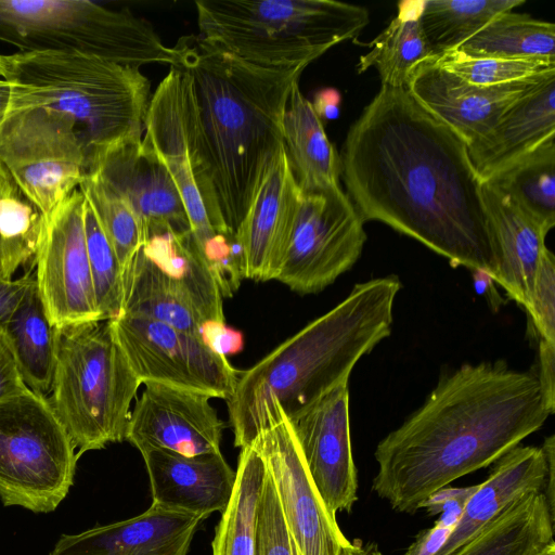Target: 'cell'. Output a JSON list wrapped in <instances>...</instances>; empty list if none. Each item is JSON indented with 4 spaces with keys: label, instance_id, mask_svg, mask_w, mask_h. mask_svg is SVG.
Here are the masks:
<instances>
[{
    "label": "cell",
    "instance_id": "6da1fadb",
    "mask_svg": "<svg viewBox=\"0 0 555 555\" xmlns=\"http://www.w3.org/2000/svg\"><path fill=\"white\" fill-rule=\"evenodd\" d=\"M347 195L363 221L408 235L452 267L494 275L482 180L467 144L406 88L380 87L340 154Z\"/></svg>",
    "mask_w": 555,
    "mask_h": 555
},
{
    "label": "cell",
    "instance_id": "7a4b0ae2",
    "mask_svg": "<svg viewBox=\"0 0 555 555\" xmlns=\"http://www.w3.org/2000/svg\"><path fill=\"white\" fill-rule=\"evenodd\" d=\"M551 415L533 370L505 361L463 364L377 444L372 490L414 514L436 491L495 463Z\"/></svg>",
    "mask_w": 555,
    "mask_h": 555
},
{
    "label": "cell",
    "instance_id": "3957f363",
    "mask_svg": "<svg viewBox=\"0 0 555 555\" xmlns=\"http://www.w3.org/2000/svg\"><path fill=\"white\" fill-rule=\"evenodd\" d=\"M173 48L171 67L192 78L218 208L236 235L282 140L294 83L306 67L268 68L218 51L197 37Z\"/></svg>",
    "mask_w": 555,
    "mask_h": 555
},
{
    "label": "cell",
    "instance_id": "277c9868",
    "mask_svg": "<svg viewBox=\"0 0 555 555\" xmlns=\"http://www.w3.org/2000/svg\"><path fill=\"white\" fill-rule=\"evenodd\" d=\"M396 275L356 284L349 295L246 371L227 400L234 446H251L278 402L289 416L348 382L357 362L391 333Z\"/></svg>",
    "mask_w": 555,
    "mask_h": 555
},
{
    "label": "cell",
    "instance_id": "5b68a950",
    "mask_svg": "<svg viewBox=\"0 0 555 555\" xmlns=\"http://www.w3.org/2000/svg\"><path fill=\"white\" fill-rule=\"evenodd\" d=\"M12 83L11 109L41 107L68 115L93 159L125 141L142 139L150 82L139 68L73 50L2 55Z\"/></svg>",
    "mask_w": 555,
    "mask_h": 555
},
{
    "label": "cell",
    "instance_id": "8992f818",
    "mask_svg": "<svg viewBox=\"0 0 555 555\" xmlns=\"http://www.w3.org/2000/svg\"><path fill=\"white\" fill-rule=\"evenodd\" d=\"M195 7L203 42L268 68L307 67L370 22L364 7L334 0H199Z\"/></svg>",
    "mask_w": 555,
    "mask_h": 555
},
{
    "label": "cell",
    "instance_id": "52a82bcc",
    "mask_svg": "<svg viewBox=\"0 0 555 555\" xmlns=\"http://www.w3.org/2000/svg\"><path fill=\"white\" fill-rule=\"evenodd\" d=\"M141 384L109 321L55 327L48 400L79 456L126 439L130 405Z\"/></svg>",
    "mask_w": 555,
    "mask_h": 555
},
{
    "label": "cell",
    "instance_id": "ba28073f",
    "mask_svg": "<svg viewBox=\"0 0 555 555\" xmlns=\"http://www.w3.org/2000/svg\"><path fill=\"white\" fill-rule=\"evenodd\" d=\"M0 40L18 51L73 50L140 68L175 51L144 20L89 0H0Z\"/></svg>",
    "mask_w": 555,
    "mask_h": 555
},
{
    "label": "cell",
    "instance_id": "9c48e42d",
    "mask_svg": "<svg viewBox=\"0 0 555 555\" xmlns=\"http://www.w3.org/2000/svg\"><path fill=\"white\" fill-rule=\"evenodd\" d=\"M79 454L47 397L27 390L0 402V499L53 512L74 482Z\"/></svg>",
    "mask_w": 555,
    "mask_h": 555
},
{
    "label": "cell",
    "instance_id": "30bf717a",
    "mask_svg": "<svg viewBox=\"0 0 555 555\" xmlns=\"http://www.w3.org/2000/svg\"><path fill=\"white\" fill-rule=\"evenodd\" d=\"M143 130L142 145L172 179L197 247L216 233H230L218 208L194 86L185 70L171 67L157 86L149 102Z\"/></svg>",
    "mask_w": 555,
    "mask_h": 555
},
{
    "label": "cell",
    "instance_id": "8fae6325",
    "mask_svg": "<svg viewBox=\"0 0 555 555\" xmlns=\"http://www.w3.org/2000/svg\"><path fill=\"white\" fill-rule=\"evenodd\" d=\"M0 164L46 217L78 189L87 153L72 117L28 107L0 124Z\"/></svg>",
    "mask_w": 555,
    "mask_h": 555
},
{
    "label": "cell",
    "instance_id": "7c38bea8",
    "mask_svg": "<svg viewBox=\"0 0 555 555\" xmlns=\"http://www.w3.org/2000/svg\"><path fill=\"white\" fill-rule=\"evenodd\" d=\"M365 242L364 221L340 186L301 191L275 280L299 294L321 292L352 268Z\"/></svg>",
    "mask_w": 555,
    "mask_h": 555
},
{
    "label": "cell",
    "instance_id": "4fadbf2b",
    "mask_svg": "<svg viewBox=\"0 0 555 555\" xmlns=\"http://www.w3.org/2000/svg\"><path fill=\"white\" fill-rule=\"evenodd\" d=\"M142 384L159 383L228 400L238 373L199 336L155 320L120 314L107 320Z\"/></svg>",
    "mask_w": 555,
    "mask_h": 555
},
{
    "label": "cell",
    "instance_id": "5bb4252c",
    "mask_svg": "<svg viewBox=\"0 0 555 555\" xmlns=\"http://www.w3.org/2000/svg\"><path fill=\"white\" fill-rule=\"evenodd\" d=\"M253 442L274 486L286 526L302 555H345L351 542L307 469L291 422L278 402Z\"/></svg>",
    "mask_w": 555,
    "mask_h": 555
},
{
    "label": "cell",
    "instance_id": "9a60e30c",
    "mask_svg": "<svg viewBox=\"0 0 555 555\" xmlns=\"http://www.w3.org/2000/svg\"><path fill=\"white\" fill-rule=\"evenodd\" d=\"M35 260L38 292L54 327L103 321L95 305L79 189L43 217Z\"/></svg>",
    "mask_w": 555,
    "mask_h": 555
},
{
    "label": "cell",
    "instance_id": "2e32d148",
    "mask_svg": "<svg viewBox=\"0 0 555 555\" xmlns=\"http://www.w3.org/2000/svg\"><path fill=\"white\" fill-rule=\"evenodd\" d=\"M307 469L327 508L350 512L358 500L351 452L348 382L287 416Z\"/></svg>",
    "mask_w": 555,
    "mask_h": 555
},
{
    "label": "cell",
    "instance_id": "e0dca14e",
    "mask_svg": "<svg viewBox=\"0 0 555 555\" xmlns=\"http://www.w3.org/2000/svg\"><path fill=\"white\" fill-rule=\"evenodd\" d=\"M145 388L130 413L126 439L139 451L171 450L184 455L221 452L225 424L209 396L159 383Z\"/></svg>",
    "mask_w": 555,
    "mask_h": 555
},
{
    "label": "cell",
    "instance_id": "ac0fdd59",
    "mask_svg": "<svg viewBox=\"0 0 555 555\" xmlns=\"http://www.w3.org/2000/svg\"><path fill=\"white\" fill-rule=\"evenodd\" d=\"M544 77L483 87L465 81L431 59L414 68L405 88L468 147L487 135L505 111Z\"/></svg>",
    "mask_w": 555,
    "mask_h": 555
},
{
    "label": "cell",
    "instance_id": "d6986e66",
    "mask_svg": "<svg viewBox=\"0 0 555 555\" xmlns=\"http://www.w3.org/2000/svg\"><path fill=\"white\" fill-rule=\"evenodd\" d=\"M142 139L116 144L89 165L141 219L150 235L191 231L182 198L162 163L142 145Z\"/></svg>",
    "mask_w": 555,
    "mask_h": 555
},
{
    "label": "cell",
    "instance_id": "ffe728a7",
    "mask_svg": "<svg viewBox=\"0 0 555 555\" xmlns=\"http://www.w3.org/2000/svg\"><path fill=\"white\" fill-rule=\"evenodd\" d=\"M300 197L301 190L282 144L236 232L246 279L261 282L276 279Z\"/></svg>",
    "mask_w": 555,
    "mask_h": 555
},
{
    "label": "cell",
    "instance_id": "44dd1931",
    "mask_svg": "<svg viewBox=\"0 0 555 555\" xmlns=\"http://www.w3.org/2000/svg\"><path fill=\"white\" fill-rule=\"evenodd\" d=\"M203 520L152 503L135 517L61 535L49 555H186Z\"/></svg>",
    "mask_w": 555,
    "mask_h": 555
},
{
    "label": "cell",
    "instance_id": "7402d4cb",
    "mask_svg": "<svg viewBox=\"0 0 555 555\" xmlns=\"http://www.w3.org/2000/svg\"><path fill=\"white\" fill-rule=\"evenodd\" d=\"M152 499L160 506L207 518L222 513L233 494L236 473L221 452L184 455L171 450H140Z\"/></svg>",
    "mask_w": 555,
    "mask_h": 555
},
{
    "label": "cell",
    "instance_id": "603a6c76",
    "mask_svg": "<svg viewBox=\"0 0 555 555\" xmlns=\"http://www.w3.org/2000/svg\"><path fill=\"white\" fill-rule=\"evenodd\" d=\"M494 254L493 281L526 310L547 232L490 181L482 182Z\"/></svg>",
    "mask_w": 555,
    "mask_h": 555
},
{
    "label": "cell",
    "instance_id": "cb8c5ba5",
    "mask_svg": "<svg viewBox=\"0 0 555 555\" xmlns=\"http://www.w3.org/2000/svg\"><path fill=\"white\" fill-rule=\"evenodd\" d=\"M555 137V73L534 83L481 140L467 147L482 181Z\"/></svg>",
    "mask_w": 555,
    "mask_h": 555
},
{
    "label": "cell",
    "instance_id": "d4e9b609",
    "mask_svg": "<svg viewBox=\"0 0 555 555\" xmlns=\"http://www.w3.org/2000/svg\"><path fill=\"white\" fill-rule=\"evenodd\" d=\"M493 464L488 478L477 485L456 526L434 555H452L518 496L542 492L546 461L541 447L517 446Z\"/></svg>",
    "mask_w": 555,
    "mask_h": 555
},
{
    "label": "cell",
    "instance_id": "484cf974",
    "mask_svg": "<svg viewBox=\"0 0 555 555\" xmlns=\"http://www.w3.org/2000/svg\"><path fill=\"white\" fill-rule=\"evenodd\" d=\"M283 146L294 178L305 193L340 186V157L311 102L294 83L282 121Z\"/></svg>",
    "mask_w": 555,
    "mask_h": 555
},
{
    "label": "cell",
    "instance_id": "4316f807",
    "mask_svg": "<svg viewBox=\"0 0 555 555\" xmlns=\"http://www.w3.org/2000/svg\"><path fill=\"white\" fill-rule=\"evenodd\" d=\"M554 519L543 493L527 492L452 555H535L554 540Z\"/></svg>",
    "mask_w": 555,
    "mask_h": 555
},
{
    "label": "cell",
    "instance_id": "83f0119b",
    "mask_svg": "<svg viewBox=\"0 0 555 555\" xmlns=\"http://www.w3.org/2000/svg\"><path fill=\"white\" fill-rule=\"evenodd\" d=\"M141 248L168 275L202 322L224 321L223 297L191 231L150 235Z\"/></svg>",
    "mask_w": 555,
    "mask_h": 555
},
{
    "label": "cell",
    "instance_id": "f1b7e54d",
    "mask_svg": "<svg viewBox=\"0 0 555 555\" xmlns=\"http://www.w3.org/2000/svg\"><path fill=\"white\" fill-rule=\"evenodd\" d=\"M5 332L27 387L47 397L55 364V327L38 292L36 279L14 308Z\"/></svg>",
    "mask_w": 555,
    "mask_h": 555
},
{
    "label": "cell",
    "instance_id": "f546056e",
    "mask_svg": "<svg viewBox=\"0 0 555 555\" xmlns=\"http://www.w3.org/2000/svg\"><path fill=\"white\" fill-rule=\"evenodd\" d=\"M121 314L163 322L201 337L202 320L168 275L142 248L124 271Z\"/></svg>",
    "mask_w": 555,
    "mask_h": 555
},
{
    "label": "cell",
    "instance_id": "4dcf8cb0",
    "mask_svg": "<svg viewBox=\"0 0 555 555\" xmlns=\"http://www.w3.org/2000/svg\"><path fill=\"white\" fill-rule=\"evenodd\" d=\"M423 0L398 3V11L388 26L366 47L371 50L360 56L359 74L374 66L383 86L405 88L414 68L435 59L420 24Z\"/></svg>",
    "mask_w": 555,
    "mask_h": 555
},
{
    "label": "cell",
    "instance_id": "1f68e13d",
    "mask_svg": "<svg viewBox=\"0 0 555 555\" xmlns=\"http://www.w3.org/2000/svg\"><path fill=\"white\" fill-rule=\"evenodd\" d=\"M232 498L216 526L212 555H256L259 500L267 468L253 447L241 449Z\"/></svg>",
    "mask_w": 555,
    "mask_h": 555
},
{
    "label": "cell",
    "instance_id": "d6a6232c",
    "mask_svg": "<svg viewBox=\"0 0 555 555\" xmlns=\"http://www.w3.org/2000/svg\"><path fill=\"white\" fill-rule=\"evenodd\" d=\"M457 50L472 57L555 61V25L525 13L506 11Z\"/></svg>",
    "mask_w": 555,
    "mask_h": 555
},
{
    "label": "cell",
    "instance_id": "836d02e7",
    "mask_svg": "<svg viewBox=\"0 0 555 555\" xmlns=\"http://www.w3.org/2000/svg\"><path fill=\"white\" fill-rule=\"evenodd\" d=\"M547 233L555 225V137L490 179Z\"/></svg>",
    "mask_w": 555,
    "mask_h": 555
},
{
    "label": "cell",
    "instance_id": "e575fe53",
    "mask_svg": "<svg viewBox=\"0 0 555 555\" xmlns=\"http://www.w3.org/2000/svg\"><path fill=\"white\" fill-rule=\"evenodd\" d=\"M524 0H423L420 24L434 57L457 50L499 14Z\"/></svg>",
    "mask_w": 555,
    "mask_h": 555
},
{
    "label": "cell",
    "instance_id": "d590c367",
    "mask_svg": "<svg viewBox=\"0 0 555 555\" xmlns=\"http://www.w3.org/2000/svg\"><path fill=\"white\" fill-rule=\"evenodd\" d=\"M43 215L0 164V281L35 259Z\"/></svg>",
    "mask_w": 555,
    "mask_h": 555
},
{
    "label": "cell",
    "instance_id": "8d00e7d4",
    "mask_svg": "<svg viewBox=\"0 0 555 555\" xmlns=\"http://www.w3.org/2000/svg\"><path fill=\"white\" fill-rule=\"evenodd\" d=\"M78 189L125 271L146 241L141 219L132 207L93 171L86 172Z\"/></svg>",
    "mask_w": 555,
    "mask_h": 555
},
{
    "label": "cell",
    "instance_id": "74e56055",
    "mask_svg": "<svg viewBox=\"0 0 555 555\" xmlns=\"http://www.w3.org/2000/svg\"><path fill=\"white\" fill-rule=\"evenodd\" d=\"M85 232L95 305L103 321L113 320L122 312L124 271L86 199Z\"/></svg>",
    "mask_w": 555,
    "mask_h": 555
},
{
    "label": "cell",
    "instance_id": "f35d334b",
    "mask_svg": "<svg viewBox=\"0 0 555 555\" xmlns=\"http://www.w3.org/2000/svg\"><path fill=\"white\" fill-rule=\"evenodd\" d=\"M436 64L477 86H501L555 73V61L539 59L472 57L459 50L436 59Z\"/></svg>",
    "mask_w": 555,
    "mask_h": 555
},
{
    "label": "cell",
    "instance_id": "ab89813d",
    "mask_svg": "<svg viewBox=\"0 0 555 555\" xmlns=\"http://www.w3.org/2000/svg\"><path fill=\"white\" fill-rule=\"evenodd\" d=\"M256 555H302L286 526L268 472L258 505Z\"/></svg>",
    "mask_w": 555,
    "mask_h": 555
},
{
    "label": "cell",
    "instance_id": "60d3db41",
    "mask_svg": "<svg viewBox=\"0 0 555 555\" xmlns=\"http://www.w3.org/2000/svg\"><path fill=\"white\" fill-rule=\"evenodd\" d=\"M526 311L538 338L555 341V257L548 248L538 268Z\"/></svg>",
    "mask_w": 555,
    "mask_h": 555
},
{
    "label": "cell",
    "instance_id": "b9f144b4",
    "mask_svg": "<svg viewBox=\"0 0 555 555\" xmlns=\"http://www.w3.org/2000/svg\"><path fill=\"white\" fill-rule=\"evenodd\" d=\"M29 390L3 330H0V402Z\"/></svg>",
    "mask_w": 555,
    "mask_h": 555
},
{
    "label": "cell",
    "instance_id": "7bdbcfd3",
    "mask_svg": "<svg viewBox=\"0 0 555 555\" xmlns=\"http://www.w3.org/2000/svg\"><path fill=\"white\" fill-rule=\"evenodd\" d=\"M199 335L210 349L225 358L240 352L244 345L242 333L229 327L224 321L203 322Z\"/></svg>",
    "mask_w": 555,
    "mask_h": 555
},
{
    "label": "cell",
    "instance_id": "ee69618b",
    "mask_svg": "<svg viewBox=\"0 0 555 555\" xmlns=\"http://www.w3.org/2000/svg\"><path fill=\"white\" fill-rule=\"evenodd\" d=\"M537 366L533 370L540 385L546 408L555 410V341L538 339Z\"/></svg>",
    "mask_w": 555,
    "mask_h": 555
},
{
    "label": "cell",
    "instance_id": "f6af8a7d",
    "mask_svg": "<svg viewBox=\"0 0 555 555\" xmlns=\"http://www.w3.org/2000/svg\"><path fill=\"white\" fill-rule=\"evenodd\" d=\"M476 488L477 486L442 488L426 499L421 504V508H426L430 515L449 513L461 516L466 501L474 493Z\"/></svg>",
    "mask_w": 555,
    "mask_h": 555
},
{
    "label": "cell",
    "instance_id": "bcb514c9",
    "mask_svg": "<svg viewBox=\"0 0 555 555\" xmlns=\"http://www.w3.org/2000/svg\"><path fill=\"white\" fill-rule=\"evenodd\" d=\"M34 280L27 274L16 280L0 281V330L4 328L14 308Z\"/></svg>",
    "mask_w": 555,
    "mask_h": 555
},
{
    "label": "cell",
    "instance_id": "7dc6e473",
    "mask_svg": "<svg viewBox=\"0 0 555 555\" xmlns=\"http://www.w3.org/2000/svg\"><path fill=\"white\" fill-rule=\"evenodd\" d=\"M545 461H546V476L545 483L542 490L544 498L546 499L548 508L551 514L555 518V480H554V469H555V438L554 436L547 437L543 446L541 447Z\"/></svg>",
    "mask_w": 555,
    "mask_h": 555
},
{
    "label": "cell",
    "instance_id": "c3c4849f",
    "mask_svg": "<svg viewBox=\"0 0 555 555\" xmlns=\"http://www.w3.org/2000/svg\"><path fill=\"white\" fill-rule=\"evenodd\" d=\"M321 120H331L339 116L340 94L335 89L320 90L311 102Z\"/></svg>",
    "mask_w": 555,
    "mask_h": 555
},
{
    "label": "cell",
    "instance_id": "681fc988",
    "mask_svg": "<svg viewBox=\"0 0 555 555\" xmlns=\"http://www.w3.org/2000/svg\"><path fill=\"white\" fill-rule=\"evenodd\" d=\"M472 272L475 291L480 295H486L491 300L492 306L498 307V302L501 304V299L495 292L493 279L482 270H474Z\"/></svg>",
    "mask_w": 555,
    "mask_h": 555
},
{
    "label": "cell",
    "instance_id": "f907efd6",
    "mask_svg": "<svg viewBox=\"0 0 555 555\" xmlns=\"http://www.w3.org/2000/svg\"><path fill=\"white\" fill-rule=\"evenodd\" d=\"M12 83L0 78V124L8 116L11 109Z\"/></svg>",
    "mask_w": 555,
    "mask_h": 555
},
{
    "label": "cell",
    "instance_id": "816d5d0a",
    "mask_svg": "<svg viewBox=\"0 0 555 555\" xmlns=\"http://www.w3.org/2000/svg\"><path fill=\"white\" fill-rule=\"evenodd\" d=\"M345 555H383L375 542L364 543L360 539H353Z\"/></svg>",
    "mask_w": 555,
    "mask_h": 555
},
{
    "label": "cell",
    "instance_id": "f5cc1de1",
    "mask_svg": "<svg viewBox=\"0 0 555 555\" xmlns=\"http://www.w3.org/2000/svg\"><path fill=\"white\" fill-rule=\"evenodd\" d=\"M535 555H555V542H554V540L551 541L547 545H545Z\"/></svg>",
    "mask_w": 555,
    "mask_h": 555
},
{
    "label": "cell",
    "instance_id": "db71d44e",
    "mask_svg": "<svg viewBox=\"0 0 555 555\" xmlns=\"http://www.w3.org/2000/svg\"><path fill=\"white\" fill-rule=\"evenodd\" d=\"M0 73L2 75L3 73V63H2V55L0 54Z\"/></svg>",
    "mask_w": 555,
    "mask_h": 555
},
{
    "label": "cell",
    "instance_id": "11a10c76",
    "mask_svg": "<svg viewBox=\"0 0 555 555\" xmlns=\"http://www.w3.org/2000/svg\"><path fill=\"white\" fill-rule=\"evenodd\" d=\"M0 78H2V75H1V73H0Z\"/></svg>",
    "mask_w": 555,
    "mask_h": 555
}]
</instances>
